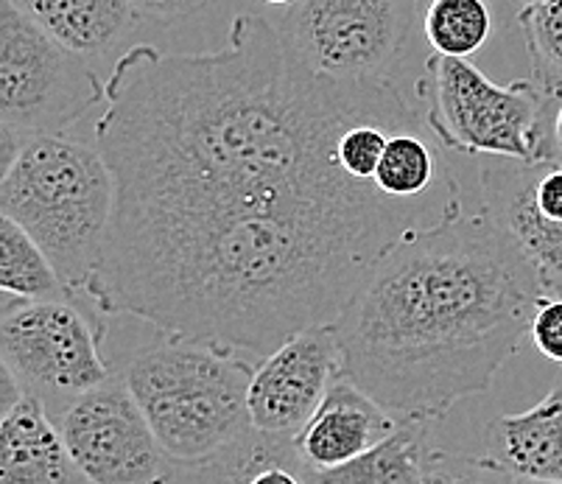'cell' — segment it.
Returning <instances> with one entry per match:
<instances>
[{
    "label": "cell",
    "mask_w": 562,
    "mask_h": 484,
    "mask_svg": "<svg viewBox=\"0 0 562 484\" xmlns=\"http://www.w3.org/2000/svg\"><path fill=\"white\" fill-rule=\"evenodd\" d=\"M104 263L87 300L260 361L334 325L408 233L462 205L459 191L390 199L350 175L117 171Z\"/></svg>",
    "instance_id": "cell-1"
},
{
    "label": "cell",
    "mask_w": 562,
    "mask_h": 484,
    "mask_svg": "<svg viewBox=\"0 0 562 484\" xmlns=\"http://www.w3.org/2000/svg\"><path fill=\"white\" fill-rule=\"evenodd\" d=\"M543 286L487 211L403 236L334 323L341 375L397 417L437 420L493 386Z\"/></svg>",
    "instance_id": "cell-2"
},
{
    "label": "cell",
    "mask_w": 562,
    "mask_h": 484,
    "mask_svg": "<svg viewBox=\"0 0 562 484\" xmlns=\"http://www.w3.org/2000/svg\"><path fill=\"white\" fill-rule=\"evenodd\" d=\"M0 216L20 224L68 292L87 300L115 216V177L104 151L68 132L25 140L0 180Z\"/></svg>",
    "instance_id": "cell-3"
},
{
    "label": "cell",
    "mask_w": 562,
    "mask_h": 484,
    "mask_svg": "<svg viewBox=\"0 0 562 484\" xmlns=\"http://www.w3.org/2000/svg\"><path fill=\"white\" fill-rule=\"evenodd\" d=\"M126 361V381L171 468H202L241 440L255 361L160 334Z\"/></svg>",
    "instance_id": "cell-4"
},
{
    "label": "cell",
    "mask_w": 562,
    "mask_h": 484,
    "mask_svg": "<svg viewBox=\"0 0 562 484\" xmlns=\"http://www.w3.org/2000/svg\"><path fill=\"white\" fill-rule=\"evenodd\" d=\"M426 124L442 149L518 162L554 160V101L535 81L495 85L468 59L434 54L417 81Z\"/></svg>",
    "instance_id": "cell-5"
},
{
    "label": "cell",
    "mask_w": 562,
    "mask_h": 484,
    "mask_svg": "<svg viewBox=\"0 0 562 484\" xmlns=\"http://www.w3.org/2000/svg\"><path fill=\"white\" fill-rule=\"evenodd\" d=\"M106 101V85L85 56L56 43L12 3L0 7V175L20 146L37 135L68 132L70 124Z\"/></svg>",
    "instance_id": "cell-6"
},
{
    "label": "cell",
    "mask_w": 562,
    "mask_h": 484,
    "mask_svg": "<svg viewBox=\"0 0 562 484\" xmlns=\"http://www.w3.org/2000/svg\"><path fill=\"white\" fill-rule=\"evenodd\" d=\"M90 300H20L7 294L0 319V359L25 395L59 417L85 392L110 381L101 359L104 319Z\"/></svg>",
    "instance_id": "cell-7"
},
{
    "label": "cell",
    "mask_w": 562,
    "mask_h": 484,
    "mask_svg": "<svg viewBox=\"0 0 562 484\" xmlns=\"http://www.w3.org/2000/svg\"><path fill=\"white\" fill-rule=\"evenodd\" d=\"M417 0H300L283 37L300 63L334 81L386 85L408 43Z\"/></svg>",
    "instance_id": "cell-8"
},
{
    "label": "cell",
    "mask_w": 562,
    "mask_h": 484,
    "mask_svg": "<svg viewBox=\"0 0 562 484\" xmlns=\"http://www.w3.org/2000/svg\"><path fill=\"white\" fill-rule=\"evenodd\" d=\"M56 426L90 484H157L171 471V460L121 375L70 401Z\"/></svg>",
    "instance_id": "cell-9"
},
{
    "label": "cell",
    "mask_w": 562,
    "mask_h": 484,
    "mask_svg": "<svg viewBox=\"0 0 562 484\" xmlns=\"http://www.w3.org/2000/svg\"><path fill=\"white\" fill-rule=\"evenodd\" d=\"M484 211L524 252L546 297H562V160L495 157L482 171Z\"/></svg>",
    "instance_id": "cell-10"
},
{
    "label": "cell",
    "mask_w": 562,
    "mask_h": 484,
    "mask_svg": "<svg viewBox=\"0 0 562 484\" xmlns=\"http://www.w3.org/2000/svg\"><path fill=\"white\" fill-rule=\"evenodd\" d=\"M341 375L334 325L291 336L255 367L247 392L252 429L272 437H297Z\"/></svg>",
    "instance_id": "cell-11"
},
{
    "label": "cell",
    "mask_w": 562,
    "mask_h": 484,
    "mask_svg": "<svg viewBox=\"0 0 562 484\" xmlns=\"http://www.w3.org/2000/svg\"><path fill=\"white\" fill-rule=\"evenodd\" d=\"M397 423L401 417L383 409L347 375H339L308 426L294 437V446L311 471H334L386 440Z\"/></svg>",
    "instance_id": "cell-12"
},
{
    "label": "cell",
    "mask_w": 562,
    "mask_h": 484,
    "mask_svg": "<svg viewBox=\"0 0 562 484\" xmlns=\"http://www.w3.org/2000/svg\"><path fill=\"white\" fill-rule=\"evenodd\" d=\"M0 484H90L50 412L32 395L0 423Z\"/></svg>",
    "instance_id": "cell-13"
},
{
    "label": "cell",
    "mask_w": 562,
    "mask_h": 484,
    "mask_svg": "<svg viewBox=\"0 0 562 484\" xmlns=\"http://www.w3.org/2000/svg\"><path fill=\"white\" fill-rule=\"evenodd\" d=\"M487 451L513 476L562 482V373L531 409L487 423Z\"/></svg>",
    "instance_id": "cell-14"
},
{
    "label": "cell",
    "mask_w": 562,
    "mask_h": 484,
    "mask_svg": "<svg viewBox=\"0 0 562 484\" xmlns=\"http://www.w3.org/2000/svg\"><path fill=\"white\" fill-rule=\"evenodd\" d=\"M74 54L101 56L130 32V0H7Z\"/></svg>",
    "instance_id": "cell-15"
},
{
    "label": "cell",
    "mask_w": 562,
    "mask_h": 484,
    "mask_svg": "<svg viewBox=\"0 0 562 484\" xmlns=\"http://www.w3.org/2000/svg\"><path fill=\"white\" fill-rule=\"evenodd\" d=\"M196 484H314L294 437H272L249 429L202 468H180Z\"/></svg>",
    "instance_id": "cell-16"
},
{
    "label": "cell",
    "mask_w": 562,
    "mask_h": 484,
    "mask_svg": "<svg viewBox=\"0 0 562 484\" xmlns=\"http://www.w3.org/2000/svg\"><path fill=\"white\" fill-rule=\"evenodd\" d=\"M428 451V420L401 417L397 429L359 460L314 471V484H423Z\"/></svg>",
    "instance_id": "cell-17"
},
{
    "label": "cell",
    "mask_w": 562,
    "mask_h": 484,
    "mask_svg": "<svg viewBox=\"0 0 562 484\" xmlns=\"http://www.w3.org/2000/svg\"><path fill=\"white\" fill-rule=\"evenodd\" d=\"M375 185L390 199H428L459 191L439 151L428 144L423 126L401 130L390 137L378 166Z\"/></svg>",
    "instance_id": "cell-18"
},
{
    "label": "cell",
    "mask_w": 562,
    "mask_h": 484,
    "mask_svg": "<svg viewBox=\"0 0 562 484\" xmlns=\"http://www.w3.org/2000/svg\"><path fill=\"white\" fill-rule=\"evenodd\" d=\"M0 289L20 300L74 297L48 255L9 216H0Z\"/></svg>",
    "instance_id": "cell-19"
},
{
    "label": "cell",
    "mask_w": 562,
    "mask_h": 484,
    "mask_svg": "<svg viewBox=\"0 0 562 484\" xmlns=\"http://www.w3.org/2000/svg\"><path fill=\"white\" fill-rule=\"evenodd\" d=\"M495 18L487 0H431L423 14V34L434 54L470 59L493 37Z\"/></svg>",
    "instance_id": "cell-20"
},
{
    "label": "cell",
    "mask_w": 562,
    "mask_h": 484,
    "mask_svg": "<svg viewBox=\"0 0 562 484\" xmlns=\"http://www.w3.org/2000/svg\"><path fill=\"white\" fill-rule=\"evenodd\" d=\"M520 32L531 59L535 85L554 104L562 101V0H540L520 9Z\"/></svg>",
    "instance_id": "cell-21"
},
{
    "label": "cell",
    "mask_w": 562,
    "mask_h": 484,
    "mask_svg": "<svg viewBox=\"0 0 562 484\" xmlns=\"http://www.w3.org/2000/svg\"><path fill=\"white\" fill-rule=\"evenodd\" d=\"M515 479L518 476H513L493 457H464L431 448L423 484H515Z\"/></svg>",
    "instance_id": "cell-22"
},
{
    "label": "cell",
    "mask_w": 562,
    "mask_h": 484,
    "mask_svg": "<svg viewBox=\"0 0 562 484\" xmlns=\"http://www.w3.org/2000/svg\"><path fill=\"white\" fill-rule=\"evenodd\" d=\"M531 345L554 364H562V297L540 300L531 319Z\"/></svg>",
    "instance_id": "cell-23"
},
{
    "label": "cell",
    "mask_w": 562,
    "mask_h": 484,
    "mask_svg": "<svg viewBox=\"0 0 562 484\" xmlns=\"http://www.w3.org/2000/svg\"><path fill=\"white\" fill-rule=\"evenodd\" d=\"M211 0H130L132 12L157 25H171L202 12Z\"/></svg>",
    "instance_id": "cell-24"
},
{
    "label": "cell",
    "mask_w": 562,
    "mask_h": 484,
    "mask_svg": "<svg viewBox=\"0 0 562 484\" xmlns=\"http://www.w3.org/2000/svg\"><path fill=\"white\" fill-rule=\"evenodd\" d=\"M551 140H554V155L562 151V101L554 106V119H551Z\"/></svg>",
    "instance_id": "cell-25"
},
{
    "label": "cell",
    "mask_w": 562,
    "mask_h": 484,
    "mask_svg": "<svg viewBox=\"0 0 562 484\" xmlns=\"http://www.w3.org/2000/svg\"><path fill=\"white\" fill-rule=\"evenodd\" d=\"M260 3H266V7H285L291 9L294 3H300V0H260Z\"/></svg>",
    "instance_id": "cell-26"
},
{
    "label": "cell",
    "mask_w": 562,
    "mask_h": 484,
    "mask_svg": "<svg viewBox=\"0 0 562 484\" xmlns=\"http://www.w3.org/2000/svg\"><path fill=\"white\" fill-rule=\"evenodd\" d=\"M515 484H562V482H551V479H515Z\"/></svg>",
    "instance_id": "cell-27"
},
{
    "label": "cell",
    "mask_w": 562,
    "mask_h": 484,
    "mask_svg": "<svg viewBox=\"0 0 562 484\" xmlns=\"http://www.w3.org/2000/svg\"><path fill=\"white\" fill-rule=\"evenodd\" d=\"M509 3H518L520 9H529V7H535V3H540V0H509Z\"/></svg>",
    "instance_id": "cell-28"
},
{
    "label": "cell",
    "mask_w": 562,
    "mask_h": 484,
    "mask_svg": "<svg viewBox=\"0 0 562 484\" xmlns=\"http://www.w3.org/2000/svg\"><path fill=\"white\" fill-rule=\"evenodd\" d=\"M554 160H562V151H557V155H554Z\"/></svg>",
    "instance_id": "cell-29"
},
{
    "label": "cell",
    "mask_w": 562,
    "mask_h": 484,
    "mask_svg": "<svg viewBox=\"0 0 562 484\" xmlns=\"http://www.w3.org/2000/svg\"><path fill=\"white\" fill-rule=\"evenodd\" d=\"M157 484H166V482H157Z\"/></svg>",
    "instance_id": "cell-30"
}]
</instances>
